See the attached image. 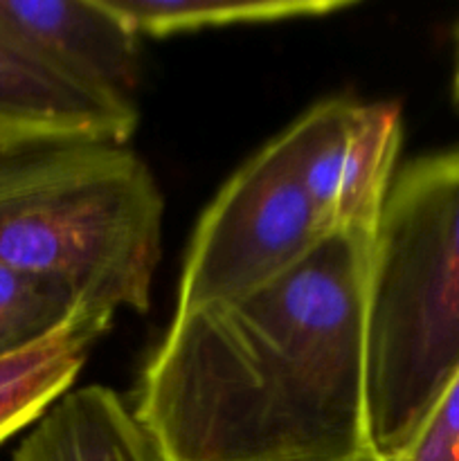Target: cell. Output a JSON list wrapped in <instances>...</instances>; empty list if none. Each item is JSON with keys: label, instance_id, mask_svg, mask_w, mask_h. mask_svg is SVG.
<instances>
[{"label": "cell", "instance_id": "obj_1", "mask_svg": "<svg viewBox=\"0 0 459 461\" xmlns=\"http://www.w3.org/2000/svg\"><path fill=\"white\" fill-rule=\"evenodd\" d=\"M369 241L333 234L256 291L174 311L130 403L165 461H354L372 453Z\"/></svg>", "mask_w": 459, "mask_h": 461}, {"label": "cell", "instance_id": "obj_2", "mask_svg": "<svg viewBox=\"0 0 459 461\" xmlns=\"http://www.w3.org/2000/svg\"><path fill=\"white\" fill-rule=\"evenodd\" d=\"M165 198L147 162L97 140L0 144V264L84 309L147 313Z\"/></svg>", "mask_w": 459, "mask_h": 461}, {"label": "cell", "instance_id": "obj_3", "mask_svg": "<svg viewBox=\"0 0 459 461\" xmlns=\"http://www.w3.org/2000/svg\"><path fill=\"white\" fill-rule=\"evenodd\" d=\"M364 369L369 439L390 459L459 372V149L392 180L369 241Z\"/></svg>", "mask_w": 459, "mask_h": 461}, {"label": "cell", "instance_id": "obj_4", "mask_svg": "<svg viewBox=\"0 0 459 461\" xmlns=\"http://www.w3.org/2000/svg\"><path fill=\"white\" fill-rule=\"evenodd\" d=\"M328 237L282 133L274 135L201 214L184 255L176 311L256 291Z\"/></svg>", "mask_w": 459, "mask_h": 461}, {"label": "cell", "instance_id": "obj_5", "mask_svg": "<svg viewBox=\"0 0 459 461\" xmlns=\"http://www.w3.org/2000/svg\"><path fill=\"white\" fill-rule=\"evenodd\" d=\"M328 234L372 237L396 176L403 120L392 102L331 97L282 131Z\"/></svg>", "mask_w": 459, "mask_h": 461}, {"label": "cell", "instance_id": "obj_6", "mask_svg": "<svg viewBox=\"0 0 459 461\" xmlns=\"http://www.w3.org/2000/svg\"><path fill=\"white\" fill-rule=\"evenodd\" d=\"M0 30L75 84L138 106L140 36L102 0H0Z\"/></svg>", "mask_w": 459, "mask_h": 461}, {"label": "cell", "instance_id": "obj_7", "mask_svg": "<svg viewBox=\"0 0 459 461\" xmlns=\"http://www.w3.org/2000/svg\"><path fill=\"white\" fill-rule=\"evenodd\" d=\"M138 106L102 97L0 30V144L32 140H97L126 144Z\"/></svg>", "mask_w": 459, "mask_h": 461}, {"label": "cell", "instance_id": "obj_8", "mask_svg": "<svg viewBox=\"0 0 459 461\" xmlns=\"http://www.w3.org/2000/svg\"><path fill=\"white\" fill-rule=\"evenodd\" d=\"M12 461H165L133 405L88 385L63 394L27 430Z\"/></svg>", "mask_w": 459, "mask_h": 461}, {"label": "cell", "instance_id": "obj_9", "mask_svg": "<svg viewBox=\"0 0 459 461\" xmlns=\"http://www.w3.org/2000/svg\"><path fill=\"white\" fill-rule=\"evenodd\" d=\"M111 322V313L88 311L45 340L0 358V444L30 430L72 390Z\"/></svg>", "mask_w": 459, "mask_h": 461}, {"label": "cell", "instance_id": "obj_10", "mask_svg": "<svg viewBox=\"0 0 459 461\" xmlns=\"http://www.w3.org/2000/svg\"><path fill=\"white\" fill-rule=\"evenodd\" d=\"M126 27L165 39L207 27L320 18L351 9V0H102Z\"/></svg>", "mask_w": 459, "mask_h": 461}, {"label": "cell", "instance_id": "obj_11", "mask_svg": "<svg viewBox=\"0 0 459 461\" xmlns=\"http://www.w3.org/2000/svg\"><path fill=\"white\" fill-rule=\"evenodd\" d=\"M88 311L61 286L0 264V358L45 340Z\"/></svg>", "mask_w": 459, "mask_h": 461}, {"label": "cell", "instance_id": "obj_12", "mask_svg": "<svg viewBox=\"0 0 459 461\" xmlns=\"http://www.w3.org/2000/svg\"><path fill=\"white\" fill-rule=\"evenodd\" d=\"M382 461H459V372L410 444Z\"/></svg>", "mask_w": 459, "mask_h": 461}, {"label": "cell", "instance_id": "obj_13", "mask_svg": "<svg viewBox=\"0 0 459 461\" xmlns=\"http://www.w3.org/2000/svg\"><path fill=\"white\" fill-rule=\"evenodd\" d=\"M453 102L459 111V57H457V68H454V79H453Z\"/></svg>", "mask_w": 459, "mask_h": 461}, {"label": "cell", "instance_id": "obj_14", "mask_svg": "<svg viewBox=\"0 0 459 461\" xmlns=\"http://www.w3.org/2000/svg\"><path fill=\"white\" fill-rule=\"evenodd\" d=\"M354 461H382V459H381V457H378V455H376V453H374V450H372V453L363 455V457H358V459H354Z\"/></svg>", "mask_w": 459, "mask_h": 461}]
</instances>
